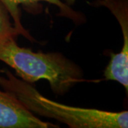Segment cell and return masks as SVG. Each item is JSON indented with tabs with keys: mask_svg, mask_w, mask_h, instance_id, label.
Returning <instances> with one entry per match:
<instances>
[{
	"mask_svg": "<svg viewBox=\"0 0 128 128\" xmlns=\"http://www.w3.org/2000/svg\"><path fill=\"white\" fill-rule=\"evenodd\" d=\"M0 86L12 93L34 114L57 120L72 128H127L128 112L72 107L43 96L31 83L19 80L6 69L0 70Z\"/></svg>",
	"mask_w": 128,
	"mask_h": 128,
	"instance_id": "6da1fadb",
	"label": "cell"
},
{
	"mask_svg": "<svg viewBox=\"0 0 128 128\" xmlns=\"http://www.w3.org/2000/svg\"><path fill=\"white\" fill-rule=\"evenodd\" d=\"M0 60L14 69L25 82L48 80L52 91L57 95H64L83 80L81 68L61 54L34 52L20 47L16 39L0 45Z\"/></svg>",
	"mask_w": 128,
	"mask_h": 128,
	"instance_id": "7a4b0ae2",
	"label": "cell"
},
{
	"mask_svg": "<svg viewBox=\"0 0 128 128\" xmlns=\"http://www.w3.org/2000/svg\"><path fill=\"white\" fill-rule=\"evenodd\" d=\"M98 6L110 10L117 18L123 36V45L118 54L110 52V60L104 70L107 80H114L122 84L128 90V0H98Z\"/></svg>",
	"mask_w": 128,
	"mask_h": 128,
	"instance_id": "3957f363",
	"label": "cell"
},
{
	"mask_svg": "<svg viewBox=\"0 0 128 128\" xmlns=\"http://www.w3.org/2000/svg\"><path fill=\"white\" fill-rule=\"evenodd\" d=\"M58 128L40 120L8 91L0 90V128Z\"/></svg>",
	"mask_w": 128,
	"mask_h": 128,
	"instance_id": "277c9868",
	"label": "cell"
},
{
	"mask_svg": "<svg viewBox=\"0 0 128 128\" xmlns=\"http://www.w3.org/2000/svg\"><path fill=\"white\" fill-rule=\"evenodd\" d=\"M6 7L12 19L14 28L17 30L21 36H23L30 41H35L31 36L29 32L26 30L22 25L21 21V10L20 5H23L28 12H33V13L41 12L39 2H46L54 4L59 9L58 15L73 20L76 24H81L85 22V17L82 14L76 12L70 6L63 2L61 0H0Z\"/></svg>",
	"mask_w": 128,
	"mask_h": 128,
	"instance_id": "5b68a950",
	"label": "cell"
},
{
	"mask_svg": "<svg viewBox=\"0 0 128 128\" xmlns=\"http://www.w3.org/2000/svg\"><path fill=\"white\" fill-rule=\"evenodd\" d=\"M11 16L4 4L0 1V45L19 36L11 21Z\"/></svg>",
	"mask_w": 128,
	"mask_h": 128,
	"instance_id": "8992f818",
	"label": "cell"
},
{
	"mask_svg": "<svg viewBox=\"0 0 128 128\" xmlns=\"http://www.w3.org/2000/svg\"><path fill=\"white\" fill-rule=\"evenodd\" d=\"M64 1L66 2V4H68V6H71V5H73L76 2V0H64ZM103 1H109V0H103Z\"/></svg>",
	"mask_w": 128,
	"mask_h": 128,
	"instance_id": "52a82bcc",
	"label": "cell"
}]
</instances>
